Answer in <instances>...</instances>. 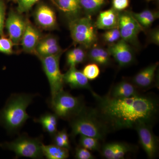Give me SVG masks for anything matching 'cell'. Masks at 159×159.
Instances as JSON below:
<instances>
[{
  "instance_id": "f546056e",
  "label": "cell",
  "mask_w": 159,
  "mask_h": 159,
  "mask_svg": "<svg viewBox=\"0 0 159 159\" xmlns=\"http://www.w3.org/2000/svg\"><path fill=\"white\" fill-rule=\"evenodd\" d=\"M14 45L10 39L2 36L0 38V52L7 54H12Z\"/></svg>"
},
{
  "instance_id": "6da1fadb",
  "label": "cell",
  "mask_w": 159,
  "mask_h": 159,
  "mask_svg": "<svg viewBox=\"0 0 159 159\" xmlns=\"http://www.w3.org/2000/svg\"><path fill=\"white\" fill-rule=\"evenodd\" d=\"M97 102L95 109L110 131L134 129L141 124L152 125L159 111L157 100L150 96L138 94L127 98L101 97L92 93Z\"/></svg>"
},
{
  "instance_id": "8fae6325",
  "label": "cell",
  "mask_w": 159,
  "mask_h": 159,
  "mask_svg": "<svg viewBox=\"0 0 159 159\" xmlns=\"http://www.w3.org/2000/svg\"><path fill=\"white\" fill-rule=\"evenodd\" d=\"M26 25V22L19 15L13 11L9 13L6 20V27L9 39L14 44H17L20 41Z\"/></svg>"
},
{
  "instance_id": "9c48e42d",
  "label": "cell",
  "mask_w": 159,
  "mask_h": 159,
  "mask_svg": "<svg viewBox=\"0 0 159 159\" xmlns=\"http://www.w3.org/2000/svg\"><path fill=\"white\" fill-rule=\"evenodd\" d=\"M139 136L141 146L148 157L154 159L157 156L159 151V139L153 133L152 125L141 124L135 128Z\"/></svg>"
},
{
  "instance_id": "d6986e66",
  "label": "cell",
  "mask_w": 159,
  "mask_h": 159,
  "mask_svg": "<svg viewBox=\"0 0 159 159\" xmlns=\"http://www.w3.org/2000/svg\"><path fill=\"white\" fill-rule=\"evenodd\" d=\"M137 87L133 84L126 81H122L115 85L111 89V97L114 98H127L139 94Z\"/></svg>"
},
{
  "instance_id": "d6a6232c",
  "label": "cell",
  "mask_w": 159,
  "mask_h": 159,
  "mask_svg": "<svg viewBox=\"0 0 159 159\" xmlns=\"http://www.w3.org/2000/svg\"><path fill=\"white\" fill-rule=\"evenodd\" d=\"M129 3L130 0H112V8L118 11H124L129 6Z\"/></svg>"
},
{
  "instance_id": "1f68e13d",
  "label": "cell",
  "mask_w": 159,
  "mask_h": 159,
  "mask_svg": "<svg viewBox=\"0 0 159 159\" xmlns=\"http://www.w3.org/2000/svg\"><path fill=\"white\" fill-rule=\"evenodd\" d=\"M75 158L77 159H93L95 158L89 150L83 147H77L76 149Z\"/></svg>"
},
{
  "instance_id": "4dcf8cb0",
  "label": "cell",
  "mask_w": 159,
  "mask_h": 159,
  "mask_svg": "<svg viewBox=\"0 0 159 159\" xmlns=\"http://www.w3.org/2000/svg\"><path fill=\"white\" fill-rule=\"evenodd\" d=\"M39 0H17V10L20 13L29 11ZM53 2V0H51Z\"/></svg>"
},
{
  "instance_id": "484cf974",
  "label": "cell",
  "mask_w": 159,
  "mask_h": 159,
  "mask_svg": "<svg viewBox=\"0 0 159 159\" xmlns=\"http://www.w3.org/2000/svg\"><path fill=\"white\" fill-rule=\"evenodd\" d=\"M80 145L91 151H99L100 149L99 140L93 137L80 135Z\"/></svg>"
},
{
  "instance_id": "4316f807",
  "label": "cell",
  "mask_w": 159,
  "mask_h": 159,
  "mask_svg": "<svg viewBox=\"0 0 159 159\" xmlns=\"http://www.w3.org/2000/svg\"><path fill=\"white\" fill-rule=\"evenodd\" d=\"M61 53H62V50L58 43L42 48L37 47L36 48V54L39 55L40 57L54 55Z\"/></svg>"
},
{
  "instance_id": "74e56055",
  "label": "cell",
  "mask_w": 159,
  "mask_h": 159,
  "mask_svg": "<svg viewBox=\"0 0 159 159\" xmlns=\"http://www.w3.org/2000/svg\"><path fill=\"white\" fill-rule=\"evenodd\" d=\"M58 132H59L63 140L65 142L67 148L69 149H70V146L69 135L67 133L66 131V129H63V130L60 131H58Z\"/></svg>"
},
{
  "instance_id": "9a60e30c",
  "label": "cell",
  "mask_w": 159,
  "mask_h": 159,
  "mask_svg": "<svg viewBox=\"0 0 159 159\" xmlns=\"http://www.w3.org/2000/svg\"><path fill=\"white\" fill-rule=\"evenodd\" d=\"M158 65V62H156L142 69L133 77L132 83L139 88L145 89L150 87L154 80Z\"/></svg>"
},
{
  "instance_id": "603a6c76",
  "label": "cell",
  "mask_w": 159,
  "mask_h": 159,
  "mask_svg": "<svg viewBox=\"0 0 159 159\" xmlns=\"http://www.w3.org/2000/svg\"><path fill=\"white\" fill-rule=\"evenodd\" d=\"M132 14L144 29L149 28L159 17L158 11L148 9L139 13H135L132 11Z\"/></svg>"
},
{
  "instance_id": "ba28073f",
  "label": "cell",
  "mask_w": 159,
  "mask_h": 159,
  "mask_svg": "<svg viewBox=\"0 0 159 159\" xmlns=\"http://www.w3.org/2000/svg\"><path fill=\"white\" fill-rule=\"evenodd\" d=\"M122 39L135 47H139V33L145 31L134 17L132 11L124 10L119 11V25Z\"/></svg>"
},
{
  "instance_id": "5bb4252c",
  "label": "cell",
  "mask_w": 159,
  "mask_h": 159,
  "mask_svg": "<svg viewBox=\"0 0 159 159\" xmlns=\"http://www.w3.org/2000/svg\"><path fill=\"white\" fill-rule=\"evenodd\" d=\"M40 37L39 32L29 22H26L25 29L22 37V46L26 52L36 54V48Z\"/></svg>"
},
{
  "instance_id": "7c38bea8",
  "label": "cell",
  "mask_w": 159,
  "mask_h": 159,
  "mask_svg": "<svg viewBox=\"0 0 159 159\" xmlns=\"http://www.w3.org/2000/svg\"><path fill=\"white\" fill-rule=\"evenodd\" d=\"M135 150V146L123 142L107 143L102 146V154L107 159H123L125 155Z\"/></svg>"
},
{
  "instance_id": "4fadbf2b",
  "label": "cell",
  "mask_w": 159,
  "mask_h": 159,
  "mask_svg": "<svg viewBox=\"0 0 159 159\" xmlns=\"http://www.w3.org/2000/svg\"><path fill=\"white\" fill-rule=\"evenodd\" d=\"M64 83L68 84L73 89H86L93 93L89 80L82 72L79 70L76 67H70L65 74H63Z\"/></svg>"
},
{
  "instance_id": "d590c367",
  "label": "cell",
  "mask_w": 159,
  "mask_h": 159,
  "mask_svg": "<svg viewBox=\"0 0 159 159\" xmlns=\"http://www.w3.org/2000/svg\"><path fill=\"white\" fill-rule=\"evenodd\" d=\"M52 137L53 138V142H54V145H57L59 147H63V148H65L68 149L67 147L65 142L63 140L61 137V136L58 131H57L54 136Z\"/></svg>"
},
{
  "instance_id": "8992f818",
  "label": "cell",
  "mask_w": 159,
  "mask_h": 159,
  "mask_svg": "<svg viewBox=\"0 0 159 159\" xmlns=\"http://www.w3.org/2000/svg\"><path fill=\"white\" fill-rule=\"evenodd\" d=\"M51 107L58 118L70 119L84 107L79 97H74L63 90L51 99Z\"/></svg>"
},
{
  "instance_id": "52a82bcc",
  "label": "cell",
  "mask_w": 159,
  "mask_h": 159,
  "mask_svg": "<svg viewBox=\"0 0 159 159\" xmlns=\"http://www.w3.org/2000/svg\"><path fill=\"white\" fill-rule=\"evenodd\" d=\"M62 53L40 57L43 69L45 73L51 89V99L63 90V74L59 66L60 58Z\"/></svg>"
},
{
  "instance_id": "7a4b0ae2",
  "label": "cell",
  "mask_w": 159,
  "mask_h": 159,
  "mask_svg": "<svg viewBox=\"0 0 159 159\" xmlns=\"http://www.w3.org/2000/svg\"><path fill=\"white\" fill-rule=\"evenodd\" d=\"M70 120L72 138L80 135L93 137L100 141L105 139L110 132L95 109H87L84 107L79 113Z\"/></svg>"
},
{
  "instance_id": "30bf717a",
  "label": "cell",
  "mask_w": 159,
  "mask_h": 159,
  "mask_svg": "<svg viewBox=\"0 0 159 159\" xmlns=\"http://www.w3.org/2000/svg\"><path fill=\"white\" fill-rule=\"evenodd\" d=\"M107 50L120 66H127L134 61V54L132 48L123 39H119L109 45Z\"/></svg>"
},
{
  "instance_id": "e575fe53",
  "label": "cell",
  "mask_w": 159,
  "mask_h": 159,
  "mask_svg": "<svg viewBox=\"0 0 159 159\" xmlns=\"http://www.w3.org/2000/svg\"><path fill=\"white\" fill-rule=\"evenodd\" d=\"M148 40L151 43L159 45V30L158 29L156 28L149 31L148 35Z\"/></svg>"
},
{
  "instance_id": "3957f363",
  "label": "cell",
  "mask_w": 159,
  "mask_h": 159,
  "mask_svg": "<svg viewBox=\"0 0 159 159\" xmlns=\"http://www.w3.org/2000/svg\"><path fill=\"white\" fill-rule=\"evenodd\" d=\"M34 97L24 93L14 94L10 97L0 113V120L6 129L15 132L25 123L30 118L26 109Z\"/></svg>"
},
{
  "instance_id": "83f0119b",
  "label": "cell",
  "mask_w": 159,
  "mask_h": 159,
  "mask_svg": "<svg viewBox=\"0 0 159 159\" xmlns=\"http://www.w3.org/2000/svg\"><path fill=\"white\" fill-rule=\"evenodd\" d=\"M82 72L88 79L93 80L99 77L100 71L98 65L92 63L86 66Z\"/></svg>"
},
{
  "instance_id": "836d02e7",
  "label": "cell",
  "mask_w": 159,
  "mask_h": 159,
  "mask_svg": "<svg viewBox=\"0 0 159 159\" xmlns=\"http://www.w3.org/2000/svg\"><path fill=\"white\" fill-rule=\"evenodd\" d=\"M6 5L3 0H0V35H4V25H5V15H6Z\"/></svg>"
},
{
  "instance_id": "cb8c5ba5",
  "label": "cell",
  "mask_w": 159,
  "mask_h": 159,
  "mask_svg": "<svg viewBox=\"0 0 159 159\" xmlns=\"http://www.w3.org/2000/svg\"><path fill=\"white\" fill-rule=\"evenodd\" d=\"M86 53L82 48L72 49L66 54V63L70 67H76L77 65L83 62L86 58Z\"/></svg>"
},
{
  "instance_id": "e0dca14e",
  "label": "cell",
  "mask_w": 159,
  "mask_h": 159,
  "mask_svg": "<svg viewBox=\"0 0 159 159\" xmlns=\"http://www.w3.org/2000/svg\"><path fill=\"white\" fill-rule=\"evenodd\" d=\"M35 16L38 24L43 28L51 29L56 25V15L54 11L48 6H40L36 10Z\"/></svg>"
},
{
  "instance_id": "d4e9b609",
  "label": "cell",
  "mask_w": 159,
  "mask_h": 159,
  "mask_svg": "<svg viewBox=\"0 0 159 159\" xmlns=\"http://www.w3.org/2000/svg\"><path fill=\"white\" fill-rule=\"evenodd\" d=\"M79 2L88 16L96 14L106 4V0H79Z\"/></svg>"
},
{
  "instance_id": "5b68a950",
  "label": "cell",
  "mask_w": 159,
  "mask_h": 159,
  "mask_svg": "<svg viewBox=\"0 0 159 159\" xmlns=\"http://www.w3.org/2000/svg\"><path fill=\"white\" fill-rule=\"evenodd\" d=\"M42 137L32 138L22 135L14 141L3 143L2 147L14 152L16 157L32 159H41L43 157L42 145Z\"/></svg>"
},
{
  "instance_id": "8d00e7d4",
  "label": "cell",
  "mask_w": 159,
  "mask_h": 159,
  "mask_svg": "<svg viewBox=\"0 0 159 159\" xmlns=\"http://www.w3.org/2000/svg\"><path fill=\"white\" fill-rule=\"evenodd\" d=\"M58 43L57 40L53 37L48 38L40 42L39 43L37 47H45L47 46L53 45L57 44Z\"/></svg>"
},
{
  "instance_id": "7402d4cb",
  "label": "cell",
  "mask_w": 159,
  "mask_h": 159,
  "mask_svg": "<svg viewBox=\"0 0 159 159\" xmlns=\"http://www.w3.org/2000/svg\"><path fill=\"white\" fill-rule=\"evenodd\" d=\"M43 154L48 159H66L69 157V149L53 145H42Z\"/></svg>"
},
{
  "instance_id": "f1b7e54d",
  "label": "cell",
  "mask_w": 159,
  "mask_h": 159,
  "mask_svg": "<svg viewBox=\"0 0 159 159\" xmlns=\"http://www.w3.org/2000/svg\"><path fill=\"white\" fill-rule=\"evenodd\" d=\"M102 36L103 41L109 44L118 41L121 38L118 27L107 30L102 34Z\"/></svg>"
},
{
  "instance_id": "277c9868",
  "label": "cell",
  "mask_w": 159,
  "mask_h": 159,
  "mask_svg": "<svg viewBox=\"0 0 159 159\" xmlns=\"http://www.w3.org/2000/svg\"><path fill=\"white\" fill-rule=\"evenodd\" d=\"M69 27L71 37L74 42L87 49L97 44V29L90 16L70 20Z\"/></svg>"
},
{
  "instance_id": "2e32d148",
  "label": "cell",
  "mask_w": 159,
  "mask_h": 159,
  "mask_svg": "<svg viewBox=\"0 0 159 159\" xmlns=\"http://www.w3.org/2000/svg\"><path fill=\"white\" fill-rule=\"evenodd\" d=\"M119 11L113 8L101 11L95 23L96 28L104 30L117 28L119 25Z\"/></svg>"
},
{
  "instance_id": "44dd1931",
  "label": "cell",
  "mask_w": 159,
  "mask_h": 159,
  "mask_svg": "<svg viewBox=\"0 0 159 159\" xmlns=\"http://www.w3.org/2000/svg\"><path fill=\"white\" fill-rule=\"evenodd\" d=\"M58 117L55 114L46 113L35 119L42 126L43 129L51 137L54 136L57 132V120Z\"/></svg>"
},
{
  "instance_id": "ffe728a7",
  "label": "cell",
  "mask_w": 159,
  "mask_h": 159,
  "mask_svg": "<svg viewBox=\"0 0 159 159\" xmlns=\"http://www.w3.org/2000/svg\"><path fill=\"white\" fill-rule=\"evenodd\" d=\"M111 55L107 49L97 44L89 48L88 57L91 61L98 65L105 66L110 62Z\"/></svg>"
},
{
  "instance_id": "ac0fdd59",
  "label": "cell",
  "mask_w": 159,
  "mask_h": 159,
  "mask_svg": "<svg viewBox=\"0 0 159 159\" xmlns=\"http://www.w3.org/2000/svg\"><path fill=\"white\" fill-rule=\"evenodd\" d=\"M53 3L70 20L79 17L83 11L79 0H53Z\"/></svg>"
}]
</instances>
